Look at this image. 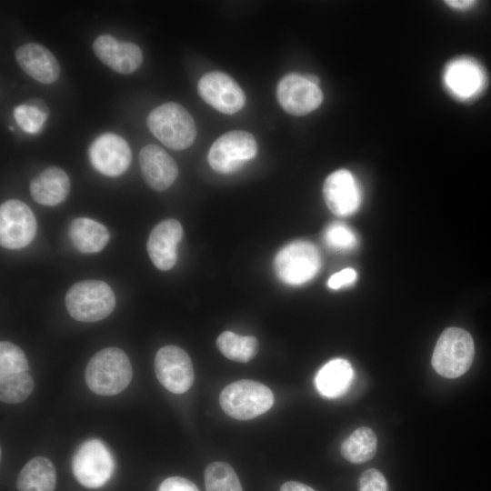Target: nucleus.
Wrapping results in <instances>:
<instances>
[{"label":"nucleus","mask_w":491,"mask_h":491,"mask_svg":"<svg viewBox=\"0 0 491 491\" xmlns=\"http://www.w3.org/2000/svg\"><path fill=\"white\" fill-rule=\"evenodd\" d=\"M34 389V380L28 372L0 376V399L17 404L25 400Z\"/></svg>","instance_id":"28"},{"label":"nucleus","mask_w":491,"mask_h":491,"mask_svg":"<svg viewBox=\"0 0 491 491\" xmlns=\"http://www.w3.org/2000/svg\"><path fill=\"white\" fill-rule=\"evenodd\" d=\"M56 473L53 463L45 457L36 456L22 468L17 478L18 491H54Z\"/></svg>","instance_id":"23"},{"label":"nucleus","mask_w":491,"mask_h":491,"mask_svg":"<svg viewBox=\"0 0 491 491\" xmlns=\"http://www.w3.org/2000/svg\"><path fill=\"white\" fill-rule=\"evenodd\" d=\"M444 79L447 88L455 95L462 98L473 96L484 84L480 67L467 59L450 63L445 71Z\"/></svg>","instance_id":"20"},{"label":"nucleus","mask_w":491,"mask_h":491,"mask_svg":"<svg viewBox=\"0 0 491 491\" xmlns=\"http://www.w3.org/2000/svg\"><path fill=\"white\" fill-rule=\"evenodd\" d=\"M280 491H316V490L300 482L287 481L281 486Z\"/></svg>","instance_id":"34"},{"label":"nucleus","mask_w":491,"mask_h":491,"mask_svg":"<svg viewBox=\"0 0 491 491\" xmlns=\"http://www.w3.org/2000/svg\"><path fill=\"white\" fill-rule=\"evenodd\" d=\"M13 115L22 130L36 134L47 119L49 109L43 100L33 98L15 107Z\"/></svg>","instance_id":"26"},{"label":"nucleus","mask_w":491,"mask_h":491,"mask_svg":"<svg viewBox=\"0 0 491 491\" xmlns=\"http://www.w3.org/2000/svg\"><path fill=\"white\" fill-rule=\"evenodd\" d=\"M445 3H446L451 7L464 9V8H466V7L472 5L475 3V1H471V0L454 1V0H451V1H445Z\"/></svg>","instance_id":"35"},{"label":"nucleus","mask_w":491,"mask_h":491,"mask_svg":"<svg viewBox=\"0 0 491 491\" xmlns=\"http://www.w3.org/2000/svg\"><path fill=\"white\" fill-rule=\"evenodd\" d=\"M200 97L223 114L232 115L243 108L246 96L239 85L228 75L212 71L203 75L197 85Z\"/></svg>","instance_id":"12"},{"label":"nucleus","mask_w":491,"mask_h":491,"mask_svg":"<svg viewBox=\"0 0 491 491\" xmlns=\"http://www.w3.org/2000/svg\"><path fill=\"white\" fill-rule=\"evenodd\" d=\"M219 403L227 416L237 420H248L269 410L274 404V395L260 382L242 379L222 390Z\"/></svg>","instance_id":"5"},{"label":"nucleus","mask_w":491,"mask_h":491,"mask_svg":"<svg viewBox=\"0 0 491 491\" xmlns=\"http://www.w3.org/2000/svg\"><path fill=\"white\" fill-rule=\"evenodd\" d=\"M157 491H199L190 480L181 476H171L165 479Z\"/></svg>","instance_id":"32"},{"label":"nucleus","mask_w":491,"mask_h":491,"mask_svg":"<svg viewBox=\"0 0 491 491\" xmlns=\"http://www.w3.org/2000/svg\"><path fill=\"white\" fill-rule=\"evenodd\" d=\"M89 159L99 173L107 176H118L129 167L132 154L123 137L105 133L96 137L90 145Z\"/></svg>","instance_id":"13"},{"label":"nucleus","mask_w":491,"mask_h":491,"mask_svg":"<svg viewBox=\"0 0 491 491\" xmlns=\"http://www.w3.org/2000/svg\"><path fill=\"white\" fill-rule=\"evenodd\" d=\"M183 236L181 224L166 219L157 224L147 240V253L155 266L162 271L171 269L177 260V246Z\"/></svg>","instance_id":"16"},{"label":"nucleus","mask_w":491,"mask_h":491,"mask_svg":"<svg viewBox=\"0 0 491 491\" xmlns=\"http://www.w3.org/2000/svg\"><path fill=\"white\" fill-rule=\"evenodd\" d=\"M359 491H387V483L384 475L376 468L363 472L358 480Z\"/></svg>","instance_id":"31"},{"label":"nucleus","mask_w":491,"mask_h":491,"mask_svg":"<svg viewBox=\"0 0 491 491\" xmlns=\"http://www.w3.org/2000/svg\"><path fill=\"white\" fill-rule=\"evenodd\" d=\"M69 315L80 322H97L114 310L115 297L112 288L100 280H85L74 284L65 295Z\"/></svg>","instance_id":"3"},{"label":"nucleus","mask_w":491,"mask_h":491,"mask_svg":"<svg viewBox=\"0 0 491 491\" xmlns=\"http://www.w3.org/2000/svg\"><path fill=\"white\" fill-rule=\"evenodd\" d=\"M139 165L145 183L155 191L169 188L178 175L175 161L156 145H146L141 149Z\"/></svg>","instance_id":"17"},{"label":"nucleus","mask_w":491,"mask_h":491,"mask_svg":"<svg viewBox=\"0 0 491 491\" xmlns=\"http://www.w3.org/2000/svg\"><path fill=\"white\" fill-rule=\"evenodd\" d=\"M257 153L255 136L244 130L229 131L219 136L211 145L207 160L209 165L220 174H230Z\"/></svg>","instance_id":"7"},{"label":"nucleus","mask_w":491,"mask_h":491,"mask_svg":"<svg viewBox=\"0 0 491 491\" xmlns=\"http://www.w3.org/2000/svg\"><path fill=\"white\" fill-rule=\"evenodd\" d=\"M325 202L336 215H349L361 204V191L353 175L346 169L335 171L327 176L323 186Z\"/></svg>","instance_id":"14"},{"label":"nucleus","mask_w":491,"mask_h":491,"mask_svg":"<svg viewBox=\"0 0 491 491\" xmlns=\"http://www.w3.org/2000/svg\"><path fill=\"white\" fill-rule=\"evenodd\" d=\"M155 370L161 385L175 394L186 392L194 383L191 358L185 350L176 346H165L157 351Z\"/></svg>","instance_id":"10"},{"label":"nucleus","mask_w":491,"mask_h":491,"mask_svg":"<svg viewBox=\"0 0 491 491\" xmlns=\"http://www.w3.org/2000/svg\"><path fill=\"white\" fill-rule=\"evenodd\" d=\"M114 466L111 453L98 439H88L81 444L72 460L75 477L88 488L104 486L112 476Z\"/></svg>","instance_id":"8"},{"label":"nucleus","mask_w":491,"mask_h":491,"mask_svg":"<svg viewBox=\"0 0 491 491\" xmlns=\"http://www.w3.org/2000/svg\"><path fill=\"white\" fill-rule=\"evenodd\" d=\"M377 439L374 431L366 426L355 430L340 446L343 457L353 464L372 459L376 452Z\"/></svg>","instance_id":"24"},{"label":"nucleus","mask_w":491,"mask_h":491,"mask_svg":"<svg viewBox=\"0 0 491 491\" xmlns=\"http://www.w3.org/2000/svg\"><path fill=\"white\" fill-rule=\"evenodd\" d=\"M281 107L293 115H305L316 110L323 101L319 86L305 75L290 73L283 76L276 87Z\"/></svg>","instance_id":"11"},{"label":"nucleus","mask_w":491,"mask_h":491,"mask_svg":"<svg viewBox=\"0 0 491 491\" xmlns=\"http://www.w3.org/2000/svg\"><path fill=\"white\" fill-rule=\"evenodd\" d=\"M27 359L20 347L8 341L0 343V376L27 372Z\"/></svg>","instance_id":"29"},{"label":"nucleus","mask_w":491,"mask_h":491,"mask_svg":"<svg viewBox=\"0 0 491 491\" xmlns=\"http://www.w3.org/2000/svg\"><path fill=\"white\" fill-rule=\"evenodd\" d=\"M70 180L66 173L56 166H51L38 174L30 183L33 199L43 205L55 206L67 197Z\"/></svg>","instance_id":"19"},{"label":"nucleus","mask_w":491,"mask_h":491,"mask_svg":"<svg viewBox=\"0 0 491 491\" xmlns=\"http://www.w3.org/2000/svg\"><path fill=\"white\" fill-rule=\"evenodd\" d=\"M20 67L31 77L42 84L55 82L60 74V65L55 55L44 45L28 43L15 52Z\"/></svg>","instance_id":"18"},{"label":"nucleus","mask_w":491,"mask_h":491,"mask_svg":"<svg viewBox=\"0 0 491 491\" xmlns=\"http://www.w3.org/2000/svg\"><path fill=\"white\" fill-rule=\"evenodd\" d=\"M475 355L471 335L459 327H448L440 335L432 356L435 371L446 378H456L471 366Z\"/></svg>","instance_id":"4"},{"label":"nucleus","mask_w":491,"mask_h":491,"mask_svg":"<svg viewBox=\"0 0 491 491\" xmlns=\"http://www.w3.org/2000/svg\"><path fill=\"white\" fill-rule=\"evenodd\" d=\"M206 491H243L233 467L225 462H213L205 470Z\"/></svg>","instance_id":"27"},{"label":"nucleus","mask_w":491,"mask_h":491,"mask_svg":"<svg viewBox=\"0 0 491 491\" xmlns=\"http://www.w3.org/2000/svg\"><path fill=\"white\" fill-rule=\"evenodd\" d=\"M96 57L112 70L124 75L135 72L142 64L139 46L131 42H119L110 35H101L93 43Z\"/></svg>","instance_id":"15"},{"label":"nucleus","mask_w":491,"mask_h":491,"mask_svg":"<svg viewBox=\"0 0 491 491\" xmlns=\"http://www.w3.org/2000/svg\"><path fill=\"white\" fill-rule=\"evenodd\" d=\"M325 241L330 248L336 250H350L357 244L354 232L342 223H334L326 228Z\"/></svg>","instance_id":"30"},{"label":"nucleus","mask_w":491,"mask_h":491,"mask_svg":"<svg viewBox=\"0 0 491 491\" xmlns=\"http://www.w3.org/2000/svg\"><path fill=\"white\" fill-rule=\"evenodd\" d=\"M317 247L305 240L285 246L276 256L274 267L278 278L289 286H299L311 280L319 271Z\"/></svg>","instance_id":"6"},{"label":"nucleus","mask_w":491,"mask_h":491,"mask_svg":"<svg viewBox=\"0 0 491 491\" xmlns=\"http://www.w3.org/2000/svg\"><path fill=\"white\" fill-rule=\"evenodd\" d=\"M68 235L73 246L85 254L100 252L110 238L105 225L86 217L74 219L70 224Z\"/></svg>","instance_id":"22"},{"label":"nucleus","mask_w":491,"mask_h":491,"mask_svg":"<svg viewBox=\"0 0 491 491\" xmlns=\"http://www.w3.org/2000/svg\"><path fill=\"white\" fill-rule=\"evenodd\" d=\"M35 233V217L27 205L16 199L1 205L0 243L3 247L23 248L33 241Z\"/></svg>","instance_id":"9"},{"label":"nucleus","mask_w":491,"mask_h":491,"mask_svg":"<svg viewBox=\"0 0 491 491\" xmlns=\"http://www.w3.org/2000/svg\"><path fill=\"white\" fill-rule=\"evenodd\" d=\"M151 133L165 146L183 150L194 143L196 127L191 115L179 104L169 102L155 107L147 116Z\"/></svg>","instance_id":"2"},{"label":"nucleus","mask_w":491,"mask_h":491,"mask_svg":"<svg viewBox=\"0 0 491 491\" xmlns=\"http://www.w3.org/2000/svg\"><path fill=\"white\" fill-rule=\"evenodd\" d=\"M353 376L350 363L343 358H336L319 369L315 378L316 387L326 397H338L346 392Z\"/></svg>","instance_id":"21"},{"label":"nucleus","mask_w":491,"mask_h":491,"mask_svg":"<svg viewBox=\"0 0 491 491\" xmlns=\"http://www.w3.org/2000/svg\"><path fill=\"white\" fill-rule=\"evenodd\" d=\"M356 279V272L353 268H345L334 274L328 280L327 286L332 289H339L352 285Z\"/></svg>","instance_id":"33"},{"label":"nucleus","mask_w":491,"mask_h":491,"mask_svg":"<svg viewBox=\"0 0 491 491\" xmlns=\"http://www.w3.org/2000/svg\"><path fill=\"white\" fill-rule=\"evenodd\" d=\"M133 370L126 354L117 347H106L95 354L85 370L89 389L100 396H115L125 389Z\"/></svg>","instance_id":"1"},{"label":"nucleus","mask_w":491,"mask_h":491,"mask_svg":"<svg viewBox=\"0 0 491 491\" xmlns=\"http://www.w3.org/2000/svg\"><path fill=\"white\" fill-rule=\"evenodd\" d=\"M216 346L226 358L240 363L252 360L258 351V342L255 336H239L231 331L218 336Z\"/></svg>","instance_id":"25"}]
</instances>
